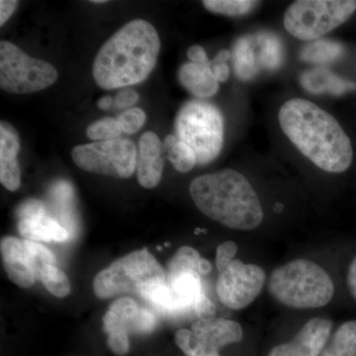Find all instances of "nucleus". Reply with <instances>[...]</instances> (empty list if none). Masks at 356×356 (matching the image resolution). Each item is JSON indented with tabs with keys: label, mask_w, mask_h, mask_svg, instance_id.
Returning <instances> with one entry per match:
<instances>
[{
	"label": "nucleus",
	"mask_w": 356,
	"mask_h": 356,
	"mask_svg": "<svg viewBox=\"0 0 356 356\" xmlns=\"http://www.w3.org/2000/svg\"><path fill=\"white\" fill-rule=\"evenodd\" d=\"M105 0H92V3H105Z\"/></svg>",
	"instance_id": "nucleus-45"
},
{
	"label": "nucleus",
	"mask_w": 356,
	"mask_h": 356,
	"mask_svg": "<svg viewBox=\"0 0 356 356\" xmlns=\"http://www.w3.org/2000/svg\"><path fill=\"white\" fill-rule=\"evenodd\" d=\"M17 6L18 1H15V0H1L0 1V25L6 24Z\"/></svg>",
	"instance_id": "nucleus-40"
},
{
	"label": "nucleus",
	"mask_w": 356,
	"mask_h": 356,
	"mask_svg": "<svg viewBox=\"0 0 356 356\" xmlns=\"http://www.w3.org/2000/svg\"><path fill=\"white\" fill-rule=\"evenodd\" d=\"M146 119L147 115L142 109L131 108L126 110L117 120L120 124L122 132L135 134L143 127Z\"/></svg>",
	"instance_id": "nucleus-33"
},
{
	"label": "nucleus",
	"mask_w": 356,
	"mask_h": 356,
	"mask_svg": "<svg viewBox=\"0 0 356 356\" xmlns=\"http://www.w3.org/2000/svg\"><path fill=\"white\" fill-rule=\"evenodd\" d=\"M72 158L86 172L128 178L137 170L138 153L130 140L115 139L74 147Z\"/></svg>",
	"instance_id": "nucleus-9"
},
{
	"label": "nucleus",
	"mask_w": 356,
	"mask_h": 356,
	"mask_svg": "<svg viewBox=\"0 0 356 356\" xmlns=\"http://www.w3.org/2000/svg\"><path fill=\"white\" fill-rule=\"evenodd\" d=\"M266 273L261 266L235 259L217 281V294L222 305L231 310H242L261 294Z\"/></svg>",
	"instance_id": "nucleus-10"
},
{
	"label": "nucleus",
	"mask_w": 356,
	"mask_h": 356,
	"mask_svg": "<svg viewBox=\"0 0 356 356\" xmlns=\"http://www.w3.org/2000/svg\"><path fill=\"white\" fill-rule=\"evenodd\" d=\"M114 103L113 98L111 96H103V97L100 98L98 100L97 105L100 109L102 110H108L110 107L112 106V104Z\"/></svg>",
	"instance_id": "nucleus-44"
},
{
	"label": "nucleus",
	"mask_w": 356,
	"mask_h": 356,
	"mask_svg": "<svg viewBox=\"0 0 356 356\" xmlns=\"http://www.w3.org/2000/svg\"><path fill=\"white\" fill-rule=\"evenodd\" d=\"M259 46V67L267 70H274L281 67L284 58L282 42L276 35L264 33L257 37Z\"/></svg>",
	"instance_id": "nucleus-25"
},
{
	"label": "nucleus",
	"mask_w": 356,
	"mask_h": 356,
	"mask_svg": "<svg viewBox=\"0 0 356 356\" xmlns=\"http://www.w3.org/2000/svg\"><path fill=\"white\" fill-rule=\"evenodd\" d=\"M257 40L252 37H242L233 47L234 70L242 81H248L257 76L259 70V56L255 53Z\"/></svg>",
	"instance_id": "nucleus-21"
},
{
	"label": "nucleus",
	"mask_w": 356,
	"mask_h": 356,
	"mask_svg": "<svg viewBox=\"0 0 356 356\" xmlns=\"http://www.w3.org/2000/svg\"><path fill=\"white\" fill-rule=\"evenodd\" d=\"M280 127L314 165L327 172L348 170L353 159L348 136L339 122L309 100H288L280 110Z\"/></svg>",
	"instance_id": "nucleus-1"
},
{
	"label": "nucleus",
	"mask_w": 356,
	"mask_h": 356,
	"mask_svg": "<svg viewBox=\"0 0 356 356\" xmlns=\"http://www.w3.org/2000/svg\"><path fill=\"white\" fill-rule=\"evenodd\" d=\"M232 58L231 51L228 50H222L217 54L216 57L211 60V67L220 64H227V62Z\"/></svg>",
	"instance_id": "nucleus-43"
},
{
	"label": "nucleus",
	"mask_w": 356,
	"mask_h": 356,
	"mask_svg": "<svg viewBox=\"0 0 356 356\" xmlns=\"http://www.w3.org/2000/svg\"><path fill=\"white\" fill-rule=\"evenodd\" d=\"M189 192L204 215L229 228L250 231L264 220L257 192L236 170L227 168L195 178Z\"/></svg>",
	"instance_id": "nucleus-3"
},
{
	"label": "nucleus",
	"mask_w": 356,
	"mask_h": 356,
	"mask_svg": "<svg viewBox=\"0 0 356 356\" xmlns=\"http://www.w3.org/2000/svg\"><path fill=\"white\" fill-rule=\"evenodd\" d=\"M175 343L186 356H220L219 350L204 343L191 330H179L175 334Z\"/></svg>",
	"instance_id": "nucleus-27"
},
{
	"label": "nucleus",
	"mask_w": 356,
	"mask_h": 356,
	"mask_svg": "<svg viewBox=\"0 0 356 356\" xmlns=\"http://www.w3.org/2000/svg\"><path fill=\"white\" fill-rule=\"evenodd\" d=\"M300 83L307 91L315 95L330 93L339 96L356 88L355 84L343 81L341 77L332 74L331 70L321 67L304 72L300 77Z\"/></svg>",
	"instance_id": "nucleus-18"
},
{
	"label": "nucleus",
	"mask_w": 356,
	"mask_h": 356,
	"mask_svg": "<svg viewBox=\"0 0 356 356\" xmlns=\"http://www.w3.org/2000/svg\"><path fill=\"white\" fill-rule=\"evenodd\" d=\"M18 221L25 219H31V218L44 216L46 215L43 202L35 199H29L21 204L19 208L16 211Z\"/></svg>",
	"instance_id": "nucleus-36"
},
{
	"label": "nucleus",
	"mask_w": 356,
	"mask_h": 356,
	"mask_svg": "<svg viewBox=\"0 0 356 356\" xmlns=\"http://www.w3.org/2000/svg\"><path fill=\"white\" fill-rule=\"evenodd\" d=\"M238 252V245L235 242H225L217 248L216 266L219 273H222L234 261Z\"/></svg>",
	"instance_id": "nucleus-34"
},
{
	"label": "nucleus",
	"mask_w": 356,
	"mask_h": 356,
	"mask_svg": "<svg viewBox=\"0 0 356 356\" xmlns=\"http://www.w3.org/2000/svg\"><path fill=\"white\" fill-rule=\"evenodd\" d=\"M139 100V95L137 91L133 89H125L116 95L114 100V105L116 108L124 109L133 106Z\"/></svg>",
	"instance_id": "nucleus-38"
},
{
	"label": "nucleus",
	"mask_w": 356,
	"mask_h": 356,
	"mask_svg": "<svg viewBox=\"0 0 356 356\" xmlns=\"http://www.w3.org/2000/svg\"><path fill=\"white\" fill-rule=\"evenodd\" d=\"M178 79L189 92L198 98H208L219 90L217 81L210 64L186 63L178 70Z\"/></svg>",
	"instance_id": "nucleus-17"
},
{
	"label": "nucleus",
	"mask_w": 356,
	"mask_h": 356,
	"mask_svg": "<svg viewBox=\"0 0 356 356\" xmlns=\"http://www.w3.org/2000/svg\"><path fill=\"white\" fill-rule=\"evenodd\" d=\"M0 248L4 268L10 280L19 287L32 286L36 276L30 266L23 241L14 236H6L2 238Z\"/></svg>",
	"instance_id": "nucleus-16"
},
{
	"label": "nucleus",
	"mask_w": 356,
	"mask_h": 356,
	"mask_svg": "<svg viewBox=\"0 0 356 356\" xmlns=\"http://www.w3.org/2000/svg\"><path fill=\"white\" fill-rule=\"evenodd\" d=\"M58 76L49 63L30 57L10 42L0 43V88L7 92H37L53 86Z\"/></svg>",
	"instance_id": "nucleus-8"
},
{
	"label": "nucleus",
	"mask_w": 356,
	"mask_h": 356,
	"mask_svg": "<svg viewBox=\"0 0 356 356\" xmlns=\"http://www.w3.org/2000/svg\"><path fill=\"white\" fill-rule=\"evenodd\" d=\"M153 283H166L165 270L147 250H138L100 271L93 281V290L98 298L106 299L121 293L139 292Z\"/></svg>",
	"instance_id": "nucleus-7"
},
{
	"label": "nucleus",
	"mask_w": 356,
	"mask_h": 356,
	"mask_svg": "<svg viewBox=\"0 0 356 356\" xmlns=\"http://www.w3.org/2000/svg\"><path fill=\"white\" fill-rule=\"evenodd\" d=\"M20 138L16 129L6 121L0 123V181L6 189L15 191L21 184L17 156Z\"/></svg>",
	"instance_id": "nucleus-13"
},
{
	"label": "nucleus",
	"mask_w": 356,
	"mask_h": 356,
	"mask_svg": "<svg viewBox=\"0 0 356 356\" xmlns=\"http://www.w3.org/2000/svg\"><path fill=\"white\" fill-rule=\"evenodd\" d=\"M332 323L327 318H312L290 343L275 346L269 356H320L330 339Z\"/></svg>",
	"instance_id": "nucleus-11"
},
{
	"label": "nucleus",
	"mask_w": 356,
	"mask_h": 356,
	"mask_svg": "<svg viewBox=\"0 0 356 356\" xmlns=\"http://www.w3.org/2000/svg\"><path fill=\"white\" fill-rule=\"evenodd\" d=\"M168 286L172 296L170 315L195 310L196 305L206 296L201 275L195 271H185L168 278Z\"/></svg>",
	"instance_id": "nucleus-15"
},
{
	"label": "nucleus",
	"mask_w": 356,
	"mask_h": 356,
	"mask_svg": "<svg viewBox=\"0 0 356 356\" xmlns=\"http://www.w3.org/2000/svg\"><path fill=\"white\" fill-rule=\"evenodd\" d=\"M175 136L193 149L198 165H207L221 153L224 118L215 105L201 100L185 103L175 118Z\"/></svg>",
	"instance_id": "nucleus-5"
},
{
	"label": "nucleus",
	"mask_w": 356,
	"mask_h": 356,
	"mask_svg": "<svg viewBox=\"0 0 356 356\" xmlns=\"http://www.w3.org/2000/svg\"><path fill=\"white\" fill-rule=\"evenodd\" d=\"M187 57L192 63H196V64H210L211 62L205 50L199 44H193L188 49Z\"/></svg>",
	"instance_id": "nucleus-39"
},
{
	"label": "nucleus",
	"mask_w": 356,
	"mask_h": 356,
	"mask_svg": "<svg viewBox=\"0 0 356 356\" xmlns=\"http://www.w3.org/2000/svg\"><path fill=\"white\" fill-rule=\"evenodd\" d=\"M210 262L202 259L197 250L191 247H182L175 252L168 264V278L185 271H195L201 276L210 273Z\"/></svg>",
	"instance_id": "nucleus-23"
},
{
	"label": "nucleus",
	"mask_w": 356,
	"mask_h": 356,
	"mask_svg": "<svg viewBox=\"0 0 356 356\" xmlns=\"http://www.w3.org/2000/svg\"><path fill=\"white\" fill-rule=\"evenodd\" d=\"M355 0H298L284 14L285 29L295 38L316 41L355 13Z\"/></svg>",
	"instance_id": "nucleus-6"
},
{
	"label": "nucleus",
	"mask_w": 356,
	"mask_h": 356,
	"mask_svg": "<svg viewBox=\"0 0 356 356\" xmlns=\"http://www.w3.org/2000/svg\"><path fill=\"white\" fill-rule=\"evenodd\" d=\"M18 231L26 240L33 242L62 243L69 240V233L55 220L44 216L21 220Z\"/></svg>",
	"instance_id": "nucleus-19"
},
{
	"label": "nucleus",
	"mask_w": 356,
	"mask_h": 356,
	"mask_svg": "<svg viewBox=\"0 0 356 356\" xmlns=\"http://www.w3.org/2000/svg\"><path fill=\"white\" fill-rule=\"evenodd\" d=\"M139 293L143 298L156 307L159 311L165 314L172 312V296L168 282L145 285L140 288Z\"/></svg>",
	"instance_id": "nucleus-30"
},
{
	"label": "nucleus",
	"mask_w": 356,
	"mask_h": 356,
	"mask_svg": "<svg viewBox=\"0 0 356 356\" xmlns=\"http://www.w3.org/2000/svg\"><path fill=\"white\" fill-rule=\"evenodd\" d=\"M23 243H24L26 252H27L30 266L36 276V280L37 278L39 280L42 271L46 267L56 266L55 255L41 243L29 240H24Z\"/></svg>",
	"instance_id": "nucleus-29"
},
{
	"label": "nucleus",
	"mask_w": 356,
	"mask_h": 356,
	"mask_svg": "<svg viewBox=\"0 0 356 356\" xmlns=\"http://www.w3.org/2000/svg\"><path fill=\"white\" fill-rule=\"evenodd\" d=\"M344 51V47L339 42L318 39L306 44L302 49L300 57L303 62L309 64H331L343 57Z\"/></svg>",
	"instance_id": "nucleus-22"
},
{
	"label": "nucleus",
	"mask_w": 356,
	"mask_h": 356,
	"mask_svg": "<svg viewBox=\"0 0 356 356\" xmlns=\"http://www.w3.org/2000/svg\"><path fill=\"white\" fill-rule=\"evenodd\" d=\"M259 2L252 0H204L203 6L210 13L225 16H243L250 13Z\"/></svg>",
	"instance_id": "nucleus-28"
},
{
	"label": "nucleus",
	"mask_w": 356,
	"mask_h": 356,
	"mask_svg": "<svg viewBox=\"0 0 356 356\" xmlns=\"http://www.w3.org/2000/svg\"><path fill=\"white\" fill-rule=\"evenodd\" d=\"M156 325V317L149 309L140 307L139 313L134 322L132 332L134 334H147L153 331Z\"/></svg>",
	"instance_id": "nucleus-35"
},
{
	"label": "nucleus",
	"mask_w": 356,
	"mask_h": 356,
	"mask_svg": "<svg viewBox=\"0 0 356 356\" xmlns=\"http://www.w3.org/2000/svg\"><path fill=\"white\" fill-rule=\"evenodd\" d=\"M129 334L126 332H112L107 334V343L110 350L116 353L117 355H125L130 350V341H129Z\"/></svg>",
	"instance_id": "nucleus-37"
},
{
	"label": "nucleus",
	"mask_w": 356,
	"mask_h": 356,
	"mask_svg": "<svg viewBox=\"0 0 356 356\" xmlns=\"http://www.w3.org/2000/svg\"><path fill=\"white\" fill-rule=\"evenodd\" d=\"M140 308V307L132 299L117 300L103 318L105 332L107 334L112 332H132L134 322Z\"/></svg>",
	"instance_id": "nucleus-20"
},
{
	"label": "nucleus",
	"mask_w": 356,
	"mask_h": 356,
	"mask_svg": "<svg viewBox=\"0 0 356 356\" xmlns=\"http://www.w3.org/2000/svg\"><path fill=\"white\" fill-rule=\"evenodd\" d=\"M191 331L194 332L210 348L220 350L228 344L242 341V327L235 321L224 318H199L192 324Z\"/></svg>",
	"instance_id": "nucleus-14"
},
{
	"label": "nucleus",
	"mask_w": 356,
	"mask_h": 356,
	"mask_svg": "<svg viewBox=\"0 0 356 356\" xmlns=\"http://www.w3.org/2000/svg\"><path fill=\"white\" fill-rule=\"evenodd\" d=\"M213 74L219 83H225L229 79V69L227 64L212 65Z\"/></svg>",
	"instance_id": "nucleus-42"
},
{
	"label": "nucleus",
	"mask_w": 356,
	"mask_h": 356,
	"mask_svg": "<svg viewBox=\"0 0 356 356\" xmlns=\"http://www.w3.org/2000/svg\"><path fill=\"white\" fill-rule=\"evenodd\" d=\"M348 285L351 295L356 300V255L351 261L348 274Z\"/></svg>",
	"instance_id": "nucleus-41"
},
{
	"label": "nucleus",
	"mask_w": 356,
	"mask_h": 356,
	"mask_svg": "<svg viewBox=\"0 0 356 356\" xmlns=\"http://www.w3.org/2000/svg\"><path fill=\"white\" fill-rule=\"evenodd\" d=\"M271 296L294 309H316L330 303L334 286L323 267L307 259H295L278 267L269 278Z\"/></svg>",
	"instance_id": "nucleus-4"
},
{
	"label": "nucleus",
	"mask_w": 356,
	"mask_h": 356,
	"mask_svg": "<svg viewBox=\"0 0 356 356\" xmlns=\"http://www.w3.org/2000/svg\"><path fill=\"white\" fill-rule=\"evenodd\" d=\"M163 147L168 154V159L178 172H191L192 168L197 165V158L193 149L178 140L177 136H166Z\"/></svg>",
	"instance_id": "nucleus-26"
},
{
	"label": "nucleus",
	"mask_w": 356,
	"mask_h": 356,
	"mask_svg": "<svg viewBox=\"0 0 356 356\" xmlns=\"http://www.w3.org/2000/svg\"><path fill=\"white\" fill-rule=\"evenodd\" d=\"M161 40L146 20L124 25L103 44L95 58L92 74L103 89H116L143 83L158 60Z\"/></svg>",
	"instance_id": "nucleus-2"
},
{
	"label": "nucleus",
	"mask_w": 356,
	"mask_h": 356,
	"mask_svg": "<svg viewBox=\"0 0 356 356\" xmlns=\"http://www.w3.org/2000/svg\"><path fill=\"white\" fill-rule=\"evenodd\" d=\"M320 356H356V321L341 325Z\"/></svg>",
	"instance_id": "nucleus-24"
},
{
	"label": "nucleus",
	"mask_w": 356,
	"mask_h": 356,
	"mask_svg": "<svg viewBox=\"0 0 356 356\" xmlns=\"http://www.w3.org/2000/svg\"><path fill=\"white\" fill-rule=\"evenodd\" d=\"M40 280L43 282L44 287L55 296H67L70 292L69 278L60 268L56 266L46 267L40 275Z\"/></svg>",
	"instance_id": "nucleus-31"
},
{
	"label": "nucleus",
	"mask_w": 356,
	"mask_h": 356,
	"mask_svg": "<svg viewBox=\"0 0 356 356\" xmlns=\"http://www.w3.org/2000/svg\"><path fill=\"white\" fill-rule=\"evenodd\" d=\"M122 129L118 120L114 118H103L93 122L86 129L89 139L102 142L115 140L121 135Z\"/></svg>",
	"instance_id": "nucleus-32"
},
{
	"label": "nucleus",
	"mask_w": 356,
	"mask_h": 356,
	"mask_svg": "<svg viewBox=\"0 0 356 356\" xmlns=\"http://www.w3.org/2000/svg\"><path fill=\"white\" fill-rule=\"evenodd\" d=\"M163 143L154 132L143 134L137 158L138 181L145 188H154L163 177Z\"/></svg>",
	"instance_id": "nucleus-12"
}]
</instances>
